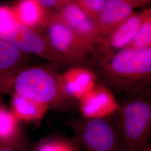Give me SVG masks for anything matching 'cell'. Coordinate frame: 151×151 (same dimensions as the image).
<instances>
[{"label":"cell","instance_id":"cell-1","mask_svg":"<svg viewBox=\"0 0 151 151\" xmlns=\"http://www.w3.org/2000/svg\"><path fill=\"white\" fill-rule=\"evenodd\" d=\"M91 68L98 82L114 95L139 93L151 88V47H128L103 54L95 60Z\"/></svg>","mask_w":151,"mask_h":151},{"label":"cell","instance_id":"cell-2","mask_svg":"<svg viewBox=\"0 0 151 151\" xmlns=\"http://www.w3.org/2000/svg\"><path fill=\"white\" fill-rule=\"evenodd\" d=\"M12 90L14 93L45 105L49 109L68 110L75 102L63 88L60 73L50 67L22 68L15 77Z\"/></svg>","mask_w":151,"mask_h":151},{"label":"cell","instance_id":"cell-3","mask_svg":"<svg viewBox=\"0 0 151 151\" xmlns=\"http://www.w3.org/2000/svg\"><path fill=\"white\" fill-rule=\"evenodd\" d=\"M125 151H142L151 137V88L127 96L115 114Z\"/></svg>","mask_w":151,"mask_h":151},{"label":"cell","instance_id":"cell-4","mask_svg":"<svg viewBox=\"0 0 151 151\" xmlns=\"http://www.w3.org/2000/svg\"><path fill=\"white\" fill-rule=\"evenodd\" d=\"M0 39L25 54L37 55L57 67L64 66L43 32L19 22L10 6L0 5Z\"/></svg>","mask_w":151,"mask_h":151},{"label":"cell","instance_id":"cell-5","mask_svg":"<svg viewBox=\"0 0 151 151\" xmlns=\"http://www.w3.org/2000/svg\"><path fill=\"white\" fill-rule=\"evenodd\" d=\"M44 35L64 67L83 65L90 68L96 53L83 39L50 11L44 26Z\"/></svg>","mask_w":151,"mask_h":151},{"label":"cell","instance_id":"cell-6","mask_svg":"<svg viewBox=\"0 0 151 151\" xmlns=\"http://www.w3.org/2000/svg\"><path fill=\"white\" fill-rule=\"evenodd\" d=\"M76 142L86 151H125L118 125L113 116L82 118L70 124Z\"/></svg>","mask_w":151,"mask_h":151},{"label":"cell","instance_id":"cell-7","mask_svg":"<svg viewBox=\"0 0 151 151\" xmlns=\"http://www.w3.org/2000/svg\"><path fill=\"white\" fill-rule=\"evenodd\" d=\"M54 12L73 32L95 50L96 57L100 54L102 39L96 23L74 0L68 2Z\"/></svg>","mask_w":151,"mask_h":151},{"label":"cell","instance_id":"cell-8","mask_svg":"<svg viewBox=\"0 0 151 151\" xmlns=\"http://www.w3.org/2000/svg\"><path fill=\"white\" fill-rule=\"evenodd\" d=\"M78 103L82 116L85 118H103L113 116L120 106L113 92L99 82L82 97Z\"/></svg>","mask_w":151,"mask_h":151},{"label":"cell","instance_id":"cell-9","mask_svg":"<svg viewBox=\"0 0 151 151\" xmlns=\"http://www.w3.org/2000/svg\"><path fill=\"white\" fill-rule=\"evenodd\" d=\"M60 80L65 93L78 101L97 84V76L91 68L83 65L66 67L60 73Z\"/></svg>","mask_w":151,"mask_h":151},{"label":"cell","instance_id":"cell-10","mask_svg":"<svg viewBox=\"0 0 151 151\" xmlns=\"http://www.w3.org/2000/svg\"><path fill=\"white\" fill-rule=\"evenodd\" d=\"M28 55L0 39V93L10 95L16 73L25 66Z\"/></svg>","mask_w":151,"mask_h":151},{"label":"cell","instance_id":"cell-11","mask_svg":"<svg viewBox=\"0 0 151 151\" xmlns=\"http://www.w3.org/2000/svg\"><path fill=\"white\" fill-rule=\"evenodd\" d=\"M137 7L130 0H106L96 23L101 39L127 19Z\"/></svg>","mask_w":151,"mask_h":151},{"label":"cell","instance_id":"cell-12","mask_svg":"<svg viewBox=\"0 0 151 151\" xmlns=\"http://www.w3.org/2000/svg\"><path fill=\"white\" fill-rule=\"evenodd\" d=\"M141 21L140 13L133 12L101 42V55L128 47L135 36Z\"/></svg>","mask_w":151,"mask_h":151},{"label":"cell","instance_id":"cell-13","mask_svg":"<svg viewBox=\"0 0 151 151\" xmlns=\"http://www.w3.org/2000/svg\"><path fill=\"white\" fill-rule=\"evenodd\" d=\"M10 7L19 22L40 31L45 25L50 12L44 9L37 0H17Z\"/></svg>","mask_w":151,"mask_h":151},{"label":"cell","instance_id":"cell-14","mask_svg":"<svg viewBox=\"0 0 151 151\" xmlns=\"http://www.w3.org/2000/svg\"><path fill=\"white\" fill-rule=\"evenodd\" d=\"M11 111L21 122L36 123L40 121L49 108L42 104L12 93L11 94Z\"/></svg>","mask_w":151,"mask_h":151},{"label":"cell","instance_id":"cell-15","mask_svg":"<svg viewBox=\"0 0 151 151\" xmlns=\"http://www.w3.org/2000/svg\"><path fill=\"white\" fill-rule=\"evenodd\" d=\"M15 115L5 108L0 110V143L11 142L25 137Z\"/></svg>","mask_w":151,"mask_h":151},{"label":"cell","instance_id":"cell-16","mask_svg":"<svg viewBox=\"0 0 151 151\" xmlns=\"http://www.w3.org/2000/svg\"><path fill=\"white\" fill-rule=\"evenodd\" d=\"M141 14V21L135 36L128 47L143 48L151 47V10L146 9Z\"/></svg>","mask_w":151,"mask_h":151},{"label":"cell","instance_id":"cell-17","mask_svg":"<svg viewBox=\"0 0 151 151\" xmlns=\"http://www.w3.org/2000/svg\"><path fill=\"white\" fill-rule=\"evenodd\" d=\"M74 140L64 137H55L41 142L34 151H70Z\"/></svg>","mask_w":151,"mask_h":151},{"label":"cell","instance_id":"cell-18","mask_svg":"<svg viewBox=\"0 0 151 151\" xmlns=\"http://www.w3.org/2000/svg\"><path fill=\"white\" fill-rule=\"evenodd\" d=\"M76 3L96 22L106 0H74Z\"/></svg>","mask_w":151,"mask_h":151},{"label":"cell","instance_id":"cell-19","mask_svg":"<svg viewBox=\"0 0 151 151\" xmlns=\"http://www.w3.org/2000/svg\"><path fill=\"white\" fill-rule=\"evenodd\" d=\"M31 145L26 137L11 142L0 143V151H29Z\"/></svg>","mask_w":151,"mask_h":151},{"label":"cell","instance_id":"cell-20","mask_svg":"<svg viewBox=\"0 0 151 151\" xmlns=\"http://www.w3.org/2000/svg\"><path fill=\"white\" fill-rule=\"evenodd\" d=\"M44 9L50 11H57L72 0H37Z\"/></svg>","mask_w":151,"mask_h":151},{"label":"cell","instance_id":"cell-21","mask_svg":"<svg viewBox=\"0 0 151 151\" xmlns=\"http://www.w3.org/2000/svg\"><path fill=\"white\" fill-rule=\"evenodd\" d=\"M132 2H133L135 5L138 6H139L145 5L147 4H148L151 0H130Z\"/></svg>","mask_w":151,"mask_h":151},{"label":"cell","instance_id":"cell-22","mask_svg":"<svg viewBox=\"0 0 151 151\" xmlns=\"http://www.w3.org/2000/svg\"><path fill=\"white\" fill-rule=\"evenodd\" d=\"M70 151H82L81 147L76 142L75 140H74V143H73V146L72 147Z\"/></svg>","mask_w":151,"mask_h":151},{"label":"cell","instance_id":"cell-23","mask_svg":"<svg viewBox=\"0 0 151 151\" xmlns=\"http://www.w3.org/2000/svg\"><path fill=\"white\" fill-rule=\"evenodd\" d=\"M0 95H1V93H0ZM5 105H4V102H3L2 99V97H1V96H0V110H1L2 109L5 108Z\"/></svg>","mask_w":151,"mask_h":151},{"label":"cell","instance_id":"cell-24","mask_svg":"<svg viewBox=\"0 0 151 151\" xmlns=\"http://www.w3.org/2000/svg\"><path fill=\"white\" fill-rule=\"evenodd\" d=\"M142 151H151V145H150Z\"/></svg>","mask_w":151,"mask_h":151}]
</instances>
